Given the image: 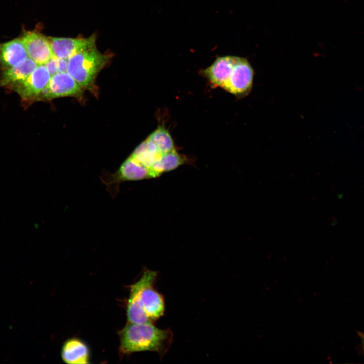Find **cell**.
Here are the masks:
<instances>
[{
  "mask_svg": "<svg viewBox=\"0 0 364 364\" xmlns=\"http://www.w3.org/2000/svg\"><path fill=\"white\" fill-rule=\"evenodd\" d=\"M47 69L52 76L58 73V58L53 56L45 64Z\"/></svg>",
  "mask_w": 364,
  "mask_h": 364,
  "instance_id": "e0dca14e",
  "label": "cell"
},
{
  "mask_svg": "<svg viewBox=\"0 0 364 364\" xmlns=\"http://www.w3.org/2000/svg\"><path fill=\"white\" fill-rule=\"evenodd\" d=\"M157 276V271L145 268L140 278L130 286L126 306L128 322L154 323L164 315V297L154 286Z\"/></svg>",
  "mask_w": 364,
  "mask_h": 364,
  "instance_id": "6da1fadb",
  "label": "cell"
},
{
  "mask_svg": "<svg viewBox=\"0 0 364 364\" xmlns=\"http://www.w3.org/2000/svg\"><path fill=\"white\" fill-rule=\"evenodd\" d=\"M49 40L53 56L65 59H68L78 52L96 46L95 35L85 38L49 37Z\"/></svg>",
  "mask_w": 364,
  "mask_h": 364,
  "instance_id": "ba28073f",
  "label": "cell"
},
{
  "mask_svg": "<svg viewBox=\"0 0 364 364\" xmlns=\"http://www.w3.org/2000/svg\"><path fill=\"white\" fill-rule=\"evenodd\" d=\"M38 64L27 58L17 65L6 70L0 77V86L12 89L24 81L36 69Z\"/></svg>",
  "mask_w": 364,
  "mask_h": 364,
  "instance_id": "8fae6325",
  "label": "cell"
},
{
  "mask_svg": "<svg viewBox=\"0 0 364 364\" xmlns=\"http://www.w3.org/2000/svg\"><path fill=\"white\" fill-rule=\"evenodd\" d=\"M254 72L248 61L237 56L228 79L222 88L237 96L247 95L251 89Z\"/></svg>",
  "mask_w": 364,
  "mask_h": 364,
  "instance_id": "5b68a950",
  "label": "cell"
},
{
  "mask_svg": "<svg viewBox=\"0 0 364 364\" xmlns=\"http://www.w3.org/2000/svg\"><path fill=\"white\" fill-rule=\"evenodd\" d=\"M358 336L360 339V349L362 353L364 354V333L362 332H357Z\"/></svg>",
  "mask_w": 364,
  "mask_h": 364,
  "instance_id": "d6986e66",
  "label": "cell"
},
{
  "mask_svg": "<svg viewBox=\"0 0 364 364\" xmlns=\"http://www.w3.org/2000/svg\"><path fill=\"white\" fill-rule=\"evenodd\" d=\"M185 162L186 159L174 149L170 152L161 154L149 169L153 178H157L164 172L176 169L184 164Z\"/></svg>",
  "mask_w": 364,
  "mask_h": 364,
  "instance_id": "5bb4252c",
  "label": "cell"
},
{
  "mask_svg": "<svg viewBox=\"0 0 364 364\" xmlns=\"http://www.w3.org/2000/svg\"><path fill=\"white\" fill-rule=\"evenodd\" d=\"M96 46L73 55L68 59L67 73L83 88L92 85L96 77L109 60Z\"/></svg>",
  "mask_w": 364,
  "mask_h": 364,
  "instance_id": "3957f363",
  "label": "cell"
},
{
  "mask_svg": "<svg viewBox=\"0 0 364 364\" xmlns=\"http://www.w3.org/2000/svg\"><path fill=\"white\" fill-rule=\"evenodd\" d=\"M21 39L29 58L38 65H44L53 56L49 37L41 33L28 31Z\"/></svg>",
  "mask_w": 364,
  "mask_h": 364,
  "instance_id": "9c48e42d",
  "label": "cell"
},
{
  "mask_svg": "<svg viewBox=\"0 0 364 364\" xmlns=\"http://www.w3.org/2000/svg\"><path fill=\"white\" fill-rule=\"evenodd\" d=\"M83 88L67 73H57L51 76L40 97L46 99L66 96H76Z\"/></svg>",
  "mask_w": 364,
  "mask_h": 364,
  "instance_id": "52a82bcc",
  "label": "cell"
},
{
  "mask_svg": "<svg viewBox=\"0 0 364 364\" xmlns=\"http://www.w3.org/2000/svg\"><path fill=\"white\" fill-rule=\"evenodd\" d=\"M68 59L58 58V73L67 72Z\"/></svg>",
  "mask_w": 364,
  "mask_h": 364,
  "instance_id": "ac0fdd59",
  "label": "cell"
},
{
  "mask_svg": "<svg viewBox=\"0 0 364 364\" xmlns=\"http://www.w3.org/2000/svg\"><path fill=\"white\" fill-rule=\"evenodd\" d=\"M25 47L21 39L0 44V66L4 70L10 68L27 57Z\"/></svg>",
  "mask_w": 364,
  "mask_h": 364,
  "instance_id": "4fadbf2b",
  "label": "cell"
},
{
  "mask_svg": "<svg viewBox=\"0 0 364 364\" xmlns=\"http://www.w3.org/2000/svg\"><path fill=\"white\" fill-rule=\"evenodd\" d=\"M161 155L154 144L147 138L136 148L131 156L149 169Z\"/></svg>",
  "mask_w": 364,
  "mask_h": 364,
  "instance_id": "9a60e30c",
  "label": "cell"
},
{
  "mask_svg": "<svg viewBox=\"0 0 364 364\" xmlns=\"http://www.w3.org/2000/svg\"><path fill=\"white\" fill-rule=\"evenodd\" d=\"M51 76L44 65H38L24 81L12 89L24 101L36 99L40 98Z\"/></svg>",
  "mask_w": 364,
  "mask_h": 364,
  "instance_id": "8992f818",
  "label": "cell"
},
{
  "mask_svg": "<svg viewBox=\"0 0 364 364\" xmlns=\"http://www.w3.org/2000/svg\"><path fill=\"white\" fill-rule=\"evenodd\" d=\"M121 355L138 352H155L163 357L170 347L173 338L172 331L161 329L153 322L134 323L128 322L119 332Z\"/></svg>",
  "mask_w": 364,
  "mask_h": 364,
  "instance_id": "7a4b0ae2",
  "label": "cell"
},
{
  "mask_svg": "<svg viewBox=\"0 0 364 364\" xmlns=\"http://www.w3.org/2000/svg\"><path fill=\"white\" fill-rule=\"evenodd\" d=\"M236 58L235 56L218 57L210 66L202 70V74L213 87L222 88L229 77Z\"/></svg>",
  "mask_w": 364,
  "mask_h": 364,
  "instance_id": "30bf717a",
  "label": "cell"
},
{
  "mask_svg": "<svg viewBox=\"0 0 364 364\" xmlns=\"http://www.w3.org/2000/svg\"><path fill=\"white\" fill-rule=\"evenodd\" d=\"M147 138L154 144L161 154L175 149L171 136L163 126H159Z\"/></svg>",
  "mask_w": 364,
  "mask_h": 364,
  "instance_id": "2e32d148",
  "label": "cell"
},
{
  "mask_svg": "<svg viewBox=\"0 0 364 364\" xmlns=\"http://www.w3.org/2000/svg\"><path fill=\"white\" fill-rule=\"evenodd\" d=\"M153 178L150 170L131 155L113 173L102 174V181L114 197L117 194L120 183L128 181Z\"/></svg>",
  "mask_w": 364,
  "mask_h": 364,
  "instance_id": "277c9868",
  "label": "cell"
},
{
  "mask_svg": "<svg viewBox=\"0 0 364 364\" xmlns=\"http://www.w3.org/2000/svg\"><path fill=\"white\" fill-rule=\"evenodd\" d=\"M61 355L62 360L66 363L85 364L89 362L88 346L84 341L76 338L69 339L64 342Z\"/></svg>",
  "mask_w": 364,
  "mask_h": 364,
  "instance_id": "7c38bea8",
  "label": "cell"
}]
</instances>
